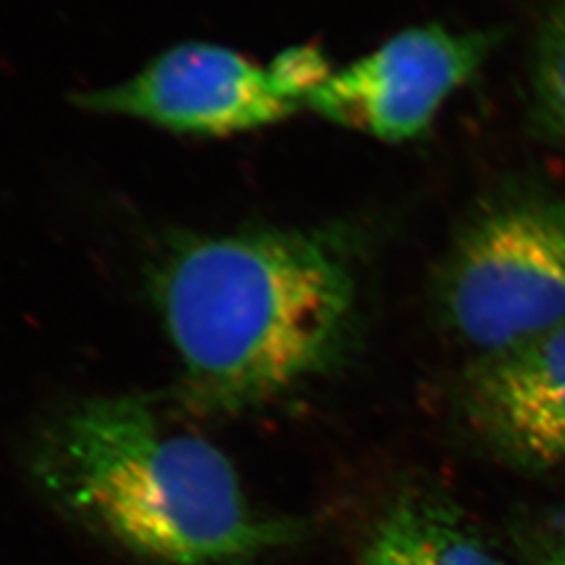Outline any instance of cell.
Instances as JSON below:
<instances>
[{
	"mask_svg": "<svg viewBox=\"0 0 565 565\" xmlns=\"http://www.w3.org/2000/svg\"><path fill=\"white\" fill-rule=\"evenodd\" d=\"M438 298L480 356L565 324V193L520 191L476 207L446 252Z\"/></svg>",
	"mask_w": 565,
	"mask_h": 565,
	"instance_id": "3957f363",
	"label": "cell"
},
{
	"mask_svg": "<svg viewBox=\"0 0 565 565\" xmlns=\"http://www.w3.org/2000/svg\"><path fill=\"white\" fill-rule=\"evenodd\" d=\"M469 427L507 461L565 471V324L478 356L461 385Z\"/></svg>",
	"mask_w": 565,
	"mask_h": 565,
	"instance_id": "8992f818",
	"label": "cell"
},
{
	"mask_svg": "<svg viewBox=\"0 0 565 565\" xmlns=\"http://www.w3.org/2000/svg\"><path fill=\"white\" fill-rule=\"evenodd\" d=\"M518 545L524 565H565V503L522 525Z\"/></svg>",
	"mask_w": 565,
	"mask_h": 565,
	"instance_id": "9c48e42d",
	"label": "cell"
},
{
	"mask_svg": "<svg viewBox=\"0 0 565 565\" xmlns=\"http://www.w3.org/2000/svg\"><path fill=\"white\" fill-rule=\"evenodd\" d=\"M202 415H239L321 375L354 319L356 277L335 237L306 228L184 235L151 273Z\"/></svg>",
	"mask_w": 565,
	"mask_h": 565,
	"instance_id": "6da1fadb",
	"label": "cell"
},
{
	"mask_svg": "<svg viewBox=\"0 0 565 565\" xmlns=\"http://www.w3.org/2000/svg\"><path fill=\"white\" fill-rule=\"evenodd\" d=\"M530 95L541 128L565 145V0L546 13L534 39Z\"/></svg>",
	"mask_w": 565,
	"mask_h": 565,
	"instance_id": "ba28073f",
	"label": "cell"
},
{
	"mask_svg": "<svg viewBox=\"0 0 565 565\" xmlns=\"http://www.w3.org/2000/svg\"><path fill=\"white\" fill-rule=\"evenodd\" d=\"M331 72L312 46L289 49L260 65L221 44L182 42L137 76L76 93L72 103L88 114L223 139L291 118Z\"/></svg>",
	"mask_w": 565,
	"mask_h": 565,
	"instance_id": "277c9868",
	"label": "cell"
},
{
	"mask_svg": "<svg viewBox=\"0 0 565 565\" xmlns=\"http://www.w3.org/2000/svg\"><path fill=\"white\" fill-rule=\"evenodd\" d=\"M32 473L74 520L156 564H242L296 539V524L254 509L218 446L137 396L65 408Z\"/></svg>",
	"mask_w": 565,
	"mask_h": 565,
	"instance_id": "7a4b0ae2",
	"label": "cell"
},
{
	"mask_svg": "<svg viewBox=\"0 0 565 565\" xmlns=\"http://www.w3.org/2000/svg\"><path fill=\"white\" fill-rule=\"evenodd\" d=\"M359 565H509L455 507L404 494L373 525Z\"/></svg>",
	"mask_w": 565,
	"mask_h": 565,
	"instance_id": "52a82bcc",
	"label": "cell"
},
{
	"mask_svg": "<svg viewBox=\"0 0 565 565\" xmlns=\"http://www.w3.org/2000/svg\"><path fill=\"white\" fill-rule=\"evenodd\" d=\"M490 32L424 25L333 70L306 107L323 120L382 141H408L434 121L446 99L492 53Z\"/></svg>",
	"mask_w": 565,
	"mask_h": 565,
	"instance_id": "5b68a950",
	"label": "cell"
}]
</instances>
